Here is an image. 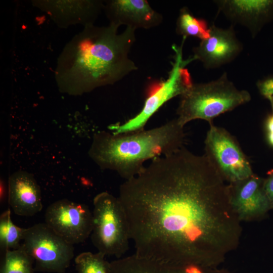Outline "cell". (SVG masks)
<instances>
[{
	"label": "cell",
	"instance_id": "6da1fadb",
	"mask_svg": "<svg viewBox=\"0 0 273 273\" xmlns=\"http://www.w3.org/2000/svg\"><path fill=\"white\" fill-rule=\"evenodd\" d=\"M118 197L139 256L216 267L237 246L240 220L228 186L204 155L183 147L157 157Z\"/></svg>",
	"mask_w": 273,
	"mask_h": 273
},
{
	"label": "cell",
	"instance_id": "7a4b0ae2",
	"mask_svg": "<svg viewBox=\"0 0 273 273\" xmlns=\"http://www.w3.org/2000/svg\"><path fill=\"white\" fill-rule=\"evenodd\" d=\"M94 25L83 27L64 46L55 69L62 93L81 95L120 81L138 67L128 57L135 41V30Z\"/></svg>",
	"mask_w": 273,
	"mask_h": 273
},
{
	"label": "cell",
	"instance_id": "3957f363",
	"mask_svg": "<svg viewBox=\"0 0 273 273\" xmlns=\"http://www.w3.org/2000/svg\"><path fill=\"white\" fill-rule=\"evenodd\" d=\"M185 138L184 127L175 118L149 129L117 134L99 131L88 154L100 168L114 171L125 181L140 174L146 161L179 150Z\"/></svg>",
	"mask_w": 273,
	"mask_h": 273
},
{
	"label": "cell",
	"instance_id": "277c9868",
	"mask_svg": "<svg viewBox=\"0 0 273 273\" xmlns=\"http://www.w3.org/2000/svg\"><path fill=\"white\" fill-rule=\"evenodd\" d=\"M180 97L176 118L184 127L196 119L212 123L214 118L251 99L250 94L246 90L237 88L225 72L215 80L193 83Z\"/></svg>",
	"mask_w": 273,
	"mask_h": 273
},
{
	"label": "cell",
	"instance_id": "5b68a950",
	"mask_svg": "<svg viewBox=\"0 0 273 273\" xmlns=\"http://www.w3.org/2000/svg\"><path fill=\"white\" fill-rule=\"evenodd\" d=\"M93 205L90 236L93 244L106 256L122 257L131 240L128 220L119 198L103 192L95 197Z\"/></svg>",
	"mask_w": 273,
	"mask_h": 273
},
{
	"label": "cell",
	"instance_id": "8992f818",
	"mask_svg": "<svg viewBox=\"0 0 273 273\" xmlns=\"http://www.w3.org/2000/svg\"><path fill=\"white\" fill-rule=\"evenodd\" d=\"M186 38L183 37L180 46L173 45L174 52V62L167 78L146 99L144 105L135 116L122 124H113L109 129L117 134L139 131L144 129L150 118L167 102L181 96L193 84L191 76L186 67L194 61L192 57L184 60L183 47Z\"/></svg>",
	"mask_w": 273,
	"mask_h": 273
},
{
	"label": "cell",
	"instance_id": "52a82bcc",
	"mask_svg": "<svg viewBox=\"0 0 273 273\" xmlns=\"http://www.w3.org/2000/svg\"><path fill=\"white\" fill-rule=\"evenodd\" d=\"M21 246L33 259L37 271L64 273L74 256V245L64 241L45 223L25 229Z\"/></svg>",
	"mask_w": 273,
	"mask_h": 273
},
{
	"label": "cell",
	"instance_id": "ba28073f",
	"mask_svg": "<svg viewBox=\"0 0 273 273\" xmlns=\"http://www.w3.org/2000/svg\"><path fill=\"white\" fill-rule=\"evenodd\" d=\"M204 154L222 179L237 182L254 173L237 140L223 127L209 123Z\"/></svg>",
	"mask_w": 273,
	"mask_h": 273
},
{
	"label": "cell",
	"instance_id": "9c48e42d",
	"mask_svg": "<svg viewBox=\"0 0 273 273\" xmlns=\"http://www.w3.org/2000/svg\"><path fill=\"white\" fill-rule=\"evenodd\" d=\"M44 223L64 241L74 245L90 237L93 212L84 204L61 199L48 206Z\"/></svg>",
	"mask_w": 273,
	"mask_h": 273
},
{
	"label": "cell",
	"instance_id": "30bf717a",
	"mask_svg": "<svg viewBox=\"0 0 273 273\" xmlns=\"http://www.w3.org/2000/svg\"><path fill=\"white\" fill-rule=\"evenodd\" d=\"M243 49L232 25L222 28L213 24L209 36L193 48L192 57L194 61H200L206 69H213L233 61Z\"/></svg>",
	"mask_w": 273,
	"mask_h": 273
},
{
	"label": "cell",
	"instance_id": "8fae6325",
	"mask_svg": "<svg viewBox=\"0 0 273 273\" xmlns=\"http://www.w3.org/2000/svg\"><path fill=\"white\" fill-rule=\"evenodd\" d=\"M100 0H34L32 6L47 13L61 28L80 24L94 25L104 9Z\"/></svg>",
	"mask_w": 273,
	"mask_h": 273
},
{
	"label": "cell",
	"instance_id": "7c38bea8",
	"mask_svg": "<svg viewBox=\"0 0 273 273\" xmlns=\"http://www.w3.org/2000/svg\"><path fill=\"white\" fill-rule=\"evenodd\" d=\"M219 13L235 24L246 27L255 38L273 21V0L214 1Z\"/></svg>",
	"mask_w": 273,
	"mask_h": 273
},
{
	"label": "cell",
	"instance_id": "4fadbf2b",
	"mask_svg": "<svg viewBox=\"0 0 273 273\" xmlns=\"http://www.w3.org/2000/svg\"><path fill=\"white\" fill-rule=\"evenodd\" d=\"M263 182L264 178L254 174L228 186L232 207L240 220L261 216L271 209Z\"/></svg>",
	"mask_w": 273,
	"mask_h": 273
},
{
	"label": "cell",
	"instance_id": "5bb4252c",
	"mask_svg": "<svg viewBox=\"0 0 273 273\" xmlns=\"http://www.w3.org/2000/svg\"><path fill=\"white\" fill-rule=\"evenodd\" d=\"M104 9L110 24L124 25L136 30L149 29L160 25L162 15L154 10L146 0H109Z\"/></svg>",
	"mask_w": 273,
	"mask_h": 273
},
{
	"label": "cell",
	"instance_id": "9a60e30c",
	"mask_svg": "<svg viewBox=\"0 0 273 273\" xmlns=\"http://www.w3.org/2000/svg\"><path fill=\"white\" fill-rule=\"evenodd\" d=\"M8 201L14 212L19 216H32L41 211L40 187L32 174L18 171L10 175Z\"/></svg>",
	"mask_w": 273,
	"mask_h": 273
},
{
	"label": "cell",
	"instance_id": "2e32d148",
	"mask_svg": "<svg viewBox=\"0 0 273 273\" xmlns=\"http://www.w3.org/2000/svg\"><path fill=\"white\" fill-rule=\"evenodd\" d=\"M109 273H231L224 269L180 264L142 257L134 254L110 262Z\"/></svg>",
	"mask_w": 273,
	"mask_h": 273
},
{
	"label": "cell",
	"instance_id": "e0dca14e",
	"mask_svg": "<svg viewBox=\"0 0 273 273\" xmlns=\"http://www.w3.org/2000/svg\"><path fill=\"white\" fill-rule=\"evenodd\" d=\"M176 32L186 38L198 37L201 40L210 35V26L206 20L195 17L187 7L182 8L176 22Z\"/></svg>",
	"mask_w": 273,
	"mask_h": 273
},
{
	"label": "cell",
	"instance_id": "ac0fdd59",
	"mask_svg": "<svg viewBox=\"0 0 273 273\" xmlns=\"http://www.w3.org/2000/svg\"><path fill=\"white\" fill-rule=\"evenodd\" d=\"M34 262L22 246L4 252L0 273H34Z\"/></svg>",
	"mask_w": 273,
	"mask_h": 273
},
{
	"label": "cell",
	"instance_id": "d6986e66",
	"mask_svg": "<svg viewBox=\"0 0 273 273\" xmlns=\"http://www.w3.org/2000/svg\"><path fill=\"white\" fill-rule=\"evenodd\" d=\"M25 231L14 223L9 209L3 212L0 216L1 249L5 252L20 247Z\"/></svg>",
	"mask_w": 273,
	"mask_h": 273
},
{
	"label": "cell",
	"instance_id": "ffe728a7",
	"mask_svg": "<svg viewBox=\"0 0 273 273\" xmlns=\"http://www.w3.org/2000/svg\"><path fill=\"white\" fill-rule=\"evenodd\" d=\"M101 252H83L76 256L77 273H109L110 262Z\"/></svg>",
	"mask_w": 273,
	"mask_h": 273
},
{
	"label": "cell",
	"instance_id": "44dd1931",
	"mask_svg": "<svg viewBox=\"0 0 273 273\" xmlns=\"http://www.w3.org/2000/svg\"><path fill=\"white\" fill-rule=\"evenodd\" d=\"M256 84L259 94L273 106V75L258 80Z\"/></svg>",
	"mask_w": 273,
	"mask_h": 273
},
{
	"label": "cell",
	"instance_id": "7402d4cb",
	"mask_svg": "<svg viewBox=\"0 0 273 273\" xmlns=\"http://www.w3.org/2000/svg\"><path fill=\"white\" fill-rule=\"evenodd\" d=\"M271 107V111L264 122V131L267 144L273 149V106Z\"/></svg>",
	"mask_w": 273,
	"mask_h": 273
},
{
	"label": "cell",
	"instance_id": "603a6c76",
	"mask_svg": "<svg viewBox=\"0 0 273 273\" xmlns=\"http://www.w3.org/2000/svg\"><path fill=\"white\" fill-rule=\"evenodd\" d=\"M263 187L265 192L269 201L271 208H273V170L268 173V176L264 179Z\"/></svg>",
	"mask_w": 273,
	"mask_h": 273
}]
</instances>
